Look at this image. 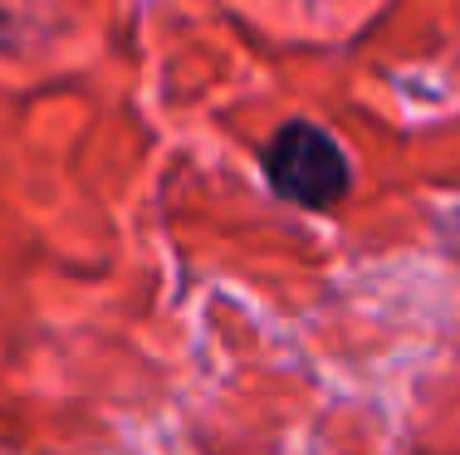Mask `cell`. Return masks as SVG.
<instances>
[{"label": "cell", "mask_w": 460, "mask_h": 455, "mask_svg": "<svg viewBox=\"0 0 460 455\" xmlns=\"http://www.w3.org/2000/svg\"><path fill=\"white\" fill-rule=\"evenodd\" d=\"M265 177L270 187L279 191L284 201L294 206H333L348 191L353 171H348V157L323 127L314 123H284L265 147Z\"/></svg>", "instance_id": "1"}]
</instances>
